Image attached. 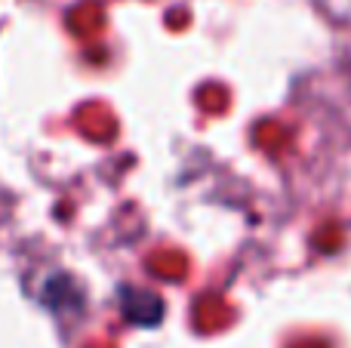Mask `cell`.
I'll use <instances>...</instances> for the list:
<instances>
[{"label": "cell", "mask_w": 351, "mask_h": 348, "mask_svg": "<svg viewBox=\"0 0 351 348\" xmlns=\"http://www.w3.org/2000/svg\"><path fill=\"white\" fill-rule=\"evenodd\" d=\"M117 302H121V314L127 324L133 327H160L167 314V306L154 290H142V287H121L117 290Z\"/></svg>", "instance_id": "1"}, {"label": "cell", "mask_w": 351, "mask_h": 348, "mask_svg": "<svg viewBox=\"0 0 351 348\" xmlns=\"http://www.w3.org/2000/svg\"><path fill=\"white\" fill-rule=\"evenodd\" d=\"M40 306L49 308L53 314H59V318H65V314H74L84 308V293H80L74 277H68L65 271H59V275H49L47 284H43Z\"/></svg>", "instance_id": "2"}]
</instances>
